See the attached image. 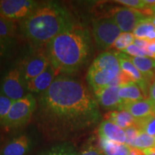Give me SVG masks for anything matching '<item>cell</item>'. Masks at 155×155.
Returning a JSON list of instances; mask_svg holds the SVG:
<instances>
[{"instance_id": "cell-1", "label": "cell", "mask_w": 155, "mask_h": 155, "mask_svg": "<svg viewBox=\"0 0 155 155\" xmlns=\"http://www.w3.org/2000/svg\"><path fill=\"white\" fill-rule=\"evenodd\" d=\"M38 127L49 139L66 140L99 122L98 104L82 83L67 75L56 77L37 101Z\"/></svg>"}, {"instance_id": "cell-2", "label": "cell", "mask_w": 155, "mask_h": 155, "mask_svg": "<svg viewBox=\"0 0 155 155\" xmlns=\"http://www.w3.org/2000/svg\"><path fill=\"white\" fill-rule=\"evenodd\" d=\"M45 47L50 65L56 72L73 75L88 62L92 50L91 38L88 30L74 25L54 38Z\"/></svg>"}, {"instance_id": "cell-3", "label": "cell", "mask_w": 155, "mask_h": 155, "mask_svg": "<svg viewBox=\"0 0 155 155\" xmlns=\"http://www.w3.org/2000/svg\"><path fill=\"white\" fill-rule=\"evenodd\" d=\"M72 15L60 3L40 2L26 18L20 21L19 28L33 47L46 46L54 38L74 26Z\"/></svg>"}, {"instance_id": "cell-4", "label": "cell", "mask_w": 155, "mask_h": 155, "mask_svg": "<svg viewBox=\"0 0 155 155\" xmlns=\"http://www.w3.org/2000/svg\"><path fill=\"white\" fill-rule=\"evenodd\" d=\"M121 71L116 52L105 51L95 58L88 68L87 83L95 93L107 86Z\"/></svg>"}, {"instance_id": "cell-5", "label": "cell", "mask_w": 155, "mask_h": 155, "mask_svg": "<svg viewBox=\"0 0 155 155\" xmlns=\"http://www.w3.org/2000/svg\"><path fill=\"white\" fill-rule=\"evenodd\" d=\"M37 108V100L28 93L21 99L13 101L10 109L0 124V127L7 131L25 127L30 121Z\"/></svg>"}, {"instance_id": "cell-6", "label": "cell", "mask_w": 155, "mask_h": 155, "mask_svg": "<svg viewBox=\"0 0 155 155\" xmlns=\"http://www.w3.org/2000/svg\"><path fill=\"white\" fill-rule=\"evenodd\" d=\"M92 33L98 49L105 50L112 47L121 31L114 19L109 17L93 21Z\"/></svg>"}, {"instance_id": "cell-7", "label": "cell", "mask_w": 155, "mask_h": 155, "mask_svg": "<svg viewBox=\"0 0 155 155\" xmlns=\"http://www.w3.org/2000/svg\"><path fill=\"white\" fill-rule=\"evenodd\" d=\"M27 83L18 68L10 70L3 78L0 93L13 101L23 98L28 94Z\"/></svg>"}, {"instance_id": "cell-8", "label": "cell", "mask_w": 155, "mask_h": 155, "mask_svg": "<svg viewBox=\"0 0 155 155\" xmlns=\"http://www.w3.org/2000/svg\"><path fill=\"white\" fill-rule=\"evenodd\" d=\"M40 2L35 0H0V16L21 21L28 17Z\"/></svg>"}, {"instance_id": "cell-9", "label": "cell", "mask_w": 155, "mask_h": 155, "mask_svg": "<svg viewBox=\"0 0 155 155\" xmlns=\"http://www.w3.org/2000/svg\"><path fill=\"white\" fill-rule=\"evenodd\" d=\"M50 64L46 52L37 50L27 55L21 61L18 68L23 78L28 83L43 72Z\"/></svg>"}, {"instance_id": "cell-10", "label": "cell", "mask_w": 155, "mask_h": 155, "mask_svg": "<svg viewBox=\"0 0 155 155\" xmlns=\"http://www.w3.org/2000/svg\"><path fill=\"white\" fill-rule=\"evenodd\" d=\"M111 17L121 32H131L148 16L137 9L129 7H118L113 11Z\"/></svg>"}, {"instance_id": "cell-11", "label": "cell", "mask_w": 155, "mask_h": 155, "mask_svg": "<svg viewBox=\"0 0 155 155\" xmlns=\"http://www.w3.org/2000/svg\"><path fill=\"white\" fill-rule=\"evenodd\" d=\"M33 141L28 134L12 137L1 148L0 155H27L32 150Z\"/></svg>"}, {"instance_id": "cell-12", "label": "cell", "mask_w": 155, "mask_h": 155, "mask_svg": "<svg viewBox=\"0 0 155 155\" xmlns=\"http://www.w3.org/2000/svg\"><path fill=\"white\" fill-rule=\"evenodd\" d=\"M120 87L106 86L94 93L98 104L106 109L121 111L123 103L119 96Z\"/></svg>"}, {"instance_id": "cell-13", "label": "cell", "mask_w": 155, "mask_h": 155, "mask_svg": "<svg viewBox=\"0 0 155 155\" xmlns=\"http://www.w3.org/2000/svg\"><path fill=\"white\" fill-rule=\"evenodd\" d=\"M56 73L55 70L50 64L43 72L27 83V89L29 92L42 94L51 86L56 78Z\"/></svg>"}, {"instance_id": "cell-14", "label": "cell", "mask_w": 155, "mask_h": 155, "mask_svg": "<svg viewBox=\"0 0 155 155\" xmlns=\"http://www.w3.org/2000/svg\"><path fill=\"white\" fill-rule=\"evenodd\" d=\"M116 55L119 58L121 71L127 74L131 78L134 82L139 85L140 88L147 96V88H148V82L141 75V73L135 67L132 62L131 61L129 56L122 52H116Z\"/></svg>"}, {"instance_id": "cell-15", "label": "cell", "mask_w": 155, "mask_h": 155, "mask_svg": "<svg viewBox=\"0 0 155 155\" xmlns=\"http://www.w3.org/2000/svg\"><path fill=\"white\" fill-rule=\"evenodd\" d=\"M122 110L129 112L135 120H139L154 114L155 104L150 98H146L126 104L122 107Z\"/></svg>"}, {"instance_id": "cell-16", "label": "cell", "mask_w": 155, "mask_h": 155, "mask_svg": "<svg viewBox=\"0 0 155 155\" xmlns=\"http://www.w3.org/2000/svg\"><path fill=\"white\" fill-rule=\"evenodd\" d=\"M98 134L99 138H104L121 144L126 143L124 130L108 120L106 119L101 123L98 129Z\"/></svg>"}, {"instance_id": "cell-17", "label": "cell", "mask_w": 155, "mask_h": 155, "mask_svg": "<svg viewBox=\"0 0 155 155\" xmlns=\"http://www.w3.org/2000/svg\"><path fill=\"white\" fill-rule=\"evenodd\" d=\"M119 96L123 103V106L126 104L146 99L147 98L142 89L135 82L120 87Z\"/></svg>"}, {"instance_id": "cell-18", "label": "cell", "mask_w": 155, "mask_h": 155, "mask_svg": "<svg viewBox=\"0 0 155 155\" xmlns=\"http://www.w3.org/2000/svg\"><path fill=\"white\" fill-rule=\"evenodd\" d=\"M131 61L147 82L155 78V59L150 57H131Z\"/></svg>"}, {"instance_id": "cell-19", "label": "cell", "mask_w": 155, "mask_h": 155, "mask_svg": "<svg viewBox=\"0 0 155 155\" xmlns=\"http://www.w3.org/2000/svg\"><path fill=\"white\" fill-rule=\"evenodd\" d=\"M106 119L119 126L124 130L132 126H135V119L129 112L126 110L108 112L106 115Z\"/></svg>"}, {"instance_id": "cell-20", "label": "cell", "mask_w": 155, "mask_h": 155, "mask_svg": "<svg viewBox=\"0 0 155 155\" xmlns=\"http://www.w3.org/2000/svg\"><path fill=\"white\" fill-rule=\"evenodd\" d=\"M99 147L104 155H129V147L125 144L99 138Z\"/></svg>"}, {"instance_id": "cell-21", "label": "cell", "mask_w": 155, "mask_h": 155, "mask_svg": "<svg viewBox=\"0 0 155 155\" xmlns=\"http://www.w3.org/2000/svg\"><path fill=\"white\" fill-rule=\"evenodd\" d=\"M78 152L73 143L65 141L55 145L39 155H77Z\"/></svg>"}, {"instance_id": "cell-22", "label": "cell", "mask_w": 155, "mask_h": 155, "mask_svg": "<svg viewBox=\"0 0 155 155\" xmlns=\"http://www.w3.org/2000/svg\"><path fill=\"white\" fill-rule=\"evenodd\" d=\"M136 38L144 39L148 42L155 40V26L151 23L144 21L139 24L133 31Z\"/></svg>"}, {"instance_id": "cell-23", "label": "cell", "mask_w": 155, "mask_h": 155, "mask_svg": "<svg viewBox=\"0 0 155 155\" xmlns=\"http://www.w3.org/2000/svg\"><path fill=\"white\" fill-rule=\"evenodd\" d=\"M17 31L14 20L0 16V38L13 40Z\"/></svg>"}, {"instance_id": "cell-24", "label": "cell", "mask_w": 155, "mask_h": 155, "mask_svg": "<svg viewBox=\"0 0 155 155\" xmlns=\"http://www.w3.org/2000/svg\"><path fill=\"white\" fill-rule=\"evenodd\" d=\"M135 126L141 131L155 137V114H152L144 119L136 120Z\"/></svg>"}, {"instance_id": "cell-25", "label": "cell", "mask_w": 155, "mask_h": 155, "mask_svg": "<svg viewBox=\"0 0 155 155\" xmlns=\"http://www.w3.org/2000/svg\"><path fill=\"white\" fill-rule=\"evenodd\" d=\"M134 40V36L133 33H131V32H121L116 40V41L114 42L112 47L122 52L127 47H129L130 45L133 44Z\"/></svg>"}, {"instance_id": "cell-26", "label": "cell", "mask_w": 155, "mask_h": 155, "mask_svg": "<svg viewBox=\"0 0 155 155\" xmlns=\"http://www.w3.org/2000/svg\"><path fill=\"white\" fill-rule=\"evenodd\" d=\"M122 53L127 54V55L131 56V57H150V53L147 50L141 49L137 47L134 44H131L129 47L122 51Z\"/></svg>"}, {"instance_id": "cell-27", "label": "cell", "mask_w": 155, "mask_h": 155, "mask_svg": "<svg viewBox=\"0 0 155 155\" xmlns=\"http://www.w3.org/2000/svg\"><path fill=\"white\" fill-rule=\"evenodd\" d=\"M12 103L13 101L0 93V124L7 116Z\"/></svg>"}, {"instance_id": "cell-28", "label": "cell", "mask_w": 155, "mask_h": 155, "mask_svg": "<svg viewBox=\"0 0 155 155\" xmlns=\"http://www.w3.org/2000/svg\"><path fill=\"white\" fill-rule=\"evenodd\" d=\"M126 135V143L127 146L129 147H132L134 142L138 137L139 134L140 133V130L136 126H132L127 129H124Z\"/></svg>"}, {"instance_id": "cell-29", "label": "cell", "mask_w": 155, "mask_h": 155, "mask_svg": "<svg viewBox=\"0 0 155 155\" xmlns=\"http://www.w3.org/2000/svg\"><path fill=\"white\" fill-rule=\"evenodd\" d=\"M116 2L123 5L129 8H132L137 10H144L148 7L144 2V0H117Z\"/></svg>"}, {"instance_id": "cell-30", "label": "cell", "mask_w": 155, "mask_h": 155, "mask_svg": "<svg viewBox=\"0 0 155 155\" xmlns=\"http://www.w3.org/2000/svg\"><path fill=\"white\" fill-rule=\"evenodd\" d=\"M77 155H104L99 147L89 142L78 152Z\"/></svg>"}, {"instance_id": "cell-31", "label": "cell", "mask_w": 155, "mask_h": 155, "mask_svg": "<svg viewBox=\"0 0 155 155\" xmlns=\"http://www.w3.org/2000/svg\"><path fill=\"white\" fill-rule=\"evenodd\" d=\"M13 40L0 38V58L8 55L13 45Z\"/></svg>"}, {"instance_id": "cell-32", "label": "cell", "mask_w": 155, "mask_h": 155, "mask_svg": "<svg viewBox=\"0 0 155 155\" xmlns=\"http://www.w3.org/2000/svg\"><path fill=\"white\" fill-rule=\"evenodd\" d=\"M133 44H134L135 45H137V47L141 48V49L146 50L148 45L149 42L144 39H139V38H134Z\"/></svg>"}, {"instance_id": "cell-33", "label": "cell", "mask_w": 155, "mask_h": 155, "mask_svg": "<svg viewBox=\"0 0 155 155\" xmlns=\"http://www.w3.org/2000/svg\"><path fill=\"white\" fill-rule=\"evenodd\" d=\"M149 96H150V99L155 104V79L152 84L150 86Z\"/></svg>"}, {"instance_id": "cell-34", "label": "cell", "mask_w": 155, "mask_h": 155, "mask_svg": "<svg viewBox=\"0 0 155 155\" xmlns=\"http://www.w3.org/2000/svg\"><path fill=\"white\" fill-rule=\"evenodd\" d=\"M129 155H145V154L143 150H139L134 147H130L129 148Z\"/></svg>"}, {"instance_id": "cell-35", "label": "cell", "mask_w": 155, "mask_h": 155, "mask_svg": "<svg viewBox=\"0 0 155 155\" xmlns=\"http://www.w3.org/2000/svg\"><path fill=\"white\" fill-rule=\"evenodd\" d=\"M143 152H144L145 155H155V147L146 149V150H143Z\"/></svg>"}, {"instance_id": "cell-36", "label": "cell", "mask_w": 155, "mask_h": 155, "mask_svg": "<svg viewBox=\"0 0 155 155\" xmlns=\"http://www.w3.org/2000/svg\"><path fill=\"white\" fill-rule=\"evenodd\" d=\"M144 21L150 22V23H151V24H152L153 25H154V26H155V16L148 17L146 19H145Z\"/></svg>"}, {"instance_id": "cell-37", "label": "cell", "mask_w": 155, "mask_h": 155, "mask_svg": "<svg viewBox=\"0 0 155 155\" xmlns=\"http://www.w3.org/2000/svg\"><path fill=\"white\" fill-rule=\"evenodd\" d=\"M1 148H2V147H0V151H1Z\"/></svg>"}, {"instance_id": "cell-38", "label": "cell", "mask_w": 155, "mask_h": 155, "mask_svg": "<svg viewBox=\"0 0 155 155\" xmlns=\"http://www.w3.org/2000/svg\"><path fill=\"white\" fill-rule=\"evenodd\" d=\"M154 114H155V111H154Z\"/></svg>"}]
</instances>
